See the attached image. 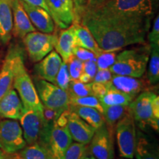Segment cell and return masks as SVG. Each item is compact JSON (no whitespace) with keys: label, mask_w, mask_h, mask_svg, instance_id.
I'll return each instance as SVG.
<instances>
[{"label":"cell","mask_w":159,"mask_h":159,"mask_svg":"<svg viewBox=\"0 0 159 159\" xmlns=\"http://www.w3.org/2000/svg\"><path fill=\"white\" fill-rule=\"evenodd\" d=\"M150 45L125 49L116 55V61L109 69L113 75L140 78L146 71L150 55Z\"/></svg>","instance_id":"277c9868"},{"label":"cell","mask_w":159,"mask_h":159,"mask_svg":"<svg viewBox=\"0 0 159 159\" xmlns=\"http://www.w3.org/2000/svg\"><path fill=\"white\" fill-rule=\"evenodd\" d=\"M156 95L152 91H144L129 105L134 122L142 130L150 127L152 119V102Z\"/></svg>","instance_id":"7c38bea8"},{"label":"cell","mask_w":159,"mask_h":159,"mask_svg":"<svg viewBox=\"0 0 159 159\" xmlns=\"http://www.w3.org/2000/svg\"><path fill=\"white\" fill-rule=\"evenodd\" d=\"M78 80L80 82H82L83 83H90L92 82V79H91L88 75H86L85 73L83 72L81 73V75H80Z\"/></svg>","instance_id":"f6af8a7d"},{"label":"cell","mask_w":159,"mask_h":159,"mask_svg":"<svg viewBox=\"0 0 159 159\" xmlns=\"http://www.w3.org/2000/svg\"><path fill=\"white\" fill-rule=\"evenodd\" d=\"M5 159H25V158H23L22 157L20 156L19 152H16V153L7 155Z\"/></svg>","instance_id":"bcb514c9"},{"label":"cell","mask_w":159,"mask_h":159,"mask_svg":"<svg viewBox=\"0 0 159 159\" xmlns=\"http://www.w3.org/2000/svg\"><path fill=\"white\" fill-rule=\"evenodd\" d=\"M19 154L25 159H51L47 151L39 142L26 146Z\"/></svg>","instance_id":"f1b7e54d"},{"label":"cell","mask_w":159,"mask_h":159,"mask_svg":"<svg viewBox=\"0 0 159 159\" xmlns=\"http://www.w3.org/2000/svg\"><path fill=\"white\" fill-rule=\"evenodd\" d=\"M150 127L155 131L159 130V97L156 95L152 102V119L150 121Z\"/></svg>","instance_id":"d590c367"},{"label":"cell","mask_w":159,"mask_h":159,"mask_svg":"<svg viewBox=\"0 0 159 159\" xmlns=\"http://www.w3.org/2000/svg\"><path fill=\"white\" fill-rule=\"evenodd\" d=\"M67 111L54 120L47 119L38 141L47 151L51 159H63L66 151L72 143L66 126Z\"/></svg>","instance_id":"7a4b0ae2"},{"label":"cell","mask_w":159,"mask_h":159,"mask_svg":"<svg viewBox=\"0 0 159 159\" xmlns=\"http://www.w3.org/2000/svg\"><path fill=\"white\" fill-rule=\"evenodd\" d=\"M67 91L70 97H82L94 95L91 83H83L79 80H71Z\"/></svg>","instance_id":"f546056e"},{"label":"cell","mask_w":159,"mask_h":159,"mask_svg":"<svg viewBox=\"0 0 159 159\" xmlns=\"http://www.w3.org/2000/svg\"><path fill=\"white\" fill-rule=\"evenodd\" d=\"M38 95L46 110L52 111L57 118L69 109L70 97L68 91L59 88L54 83L35 77L33 80Z\"/></svg>","instance_id":"5b68a950"},{"label":"cell","mask_w":159,"mask_h":159,"mask_svg":"<svg viewBox=\"0 0 159 159\" xmlns=\"http://www.w3.org/2000/svg\"><path fill=\"white\" fill-rule=\"evenodd\" d=\"M80 24L90 31L102 50H121L144 44L150 28V17L95 16L84 13Z\"/></svg>","instance_id":"6da1fadb"},{"label":"cell","mask_w":159,"mask_h":159,"mask_svg":"<svg viewBox=\"0 0 159 159\" xmlns=\"http://www.w3.org/2000/svg\"><path fill=\"white\" fill-rule=\"evenodd\" d=\"M83 62L73 55L68 61L69 72L70 75L71 80H78L80 75L83 72Z\"/></svg>","instance_id":"e575fe53"},{"label":"cell","mask_w":159,"mask_h":159,"mask_svg":"<svg viewBox=\"0 0 159 159\" xmlns=\"http://www.w3.org/2000/svg\"><path fill=\"white\" fill-rule=\"evenodd\" d=\"M21 4L35 29L43 33H52L54 32L55 22L48 12L40 7L29 5L23 0H21Z\"/></svg>","instance_id":"ac0fdd59"},{"label":"cell","mask_w":159,"mask_h":159,"mask_svg":"<svg viewBox=\"0 0 159 159\" xmlns=\"http://www.w3.org/2000/svg\"><path fill=\"white\" fill-rule=\"evenodd\" d=\"M98 70L96 63V58L92 60H89V61H84L83 63V72L88 75L91 79L94 78L96 75L97 71Z\"/></svg>","instance_id":"f35d334b"},{"label":"cell","mask_w":159,"mask_h":159,"mask_svg":"<svg viewBox=\"0 0 159 159\" xmlns=\"http://www.w3.org/2000/svg\"><path fill=\"white\" fill-rule=\"evenodd\" d=\"M91 89H92L93 94L95 97L97 98H100L104 95L105 93L107 92L108 89H107L106 86H105V83H94L91 82Z\"/></svg>","instance_id":"b9f144b4"},{"label":"cell","mask_w":159,"mask_h":159,"mask_svg":"<svg viewBox=\"0 0 159 159\" xmlns=\"http://www.w3.org/2000/svg\"><path fill=\"white\" fill-rule=\"evenodd\" d=\"M23 104L16 91L12 89L11 91L0 99V116L4 119L17 120L22 116Z\"/></svg>","instance_id":"ffe728a7"},{"label":"cell","mask_w":159,"mask_h":159,"mask_svg":"<svg viewBox=\"0 0 159 159\" xmlns=\"http://www.w3.org/2000/svg\"><path fill=\"white\" fill-rule=\"evenodd\" d=\"M13 89L21 99L25 110L44 111L31 77L26 69L25 61L18 67L13 81Z\"/></svg>","instance_id":"8992f818"},{"label":"cell","mask_w":159,"mask_h":159,"mask_svg":"<svg viewBox=\"0 0 159 159\" xmlns=\"http://www.w3.org/2000/svg\"><path fill=\"white\" fill-rule=\"evenodd\" d=\"M13 12V33L15 36L23 39L26 35L36 30L24 9L21 0H11Z\"/></svg>","instance_id":"d6986e66"},{"label":"cell","mask_w":159,"mask_h":159,"mask_svg":"<svg viewBox=\"0 0 159 159\" xmlns=\"http://www.w3.org/2000/svg\"><path fill=\"white\" fill-rule=\"evenodd\" d=\"M66 126L72 140L83 144H89L95 132L94 128L69 109Z\"/></svg>","instance_id":"2e32d148"},{"label":"cell","mask_w":159,"mask_h":159,"mask_svg":"<svg viewBox=\"0 0 159 159\" xmlns=\"http://www.w3.org/2000/svg\"><path fill=\"white\" fill-rule=\"evenodd\" d=\"M26 3L29 4V5L36 6V7H40L46 11L48 12L49 13V10L48 6H47V3H46L45 0H23Z\"/></svg>","instance_id":"7bdbcfd3"},{"label":"cell","mask_w":159,"mask_h":159,"mask_svg":"<svg viewBox=\"0 0 159 159\" xmlns=\"http://www.w3.org/2000/svg\"><path fill=\"white\" fill-rule=\"evenodd\" d=\"M114 131L106 123L95 130L89 146V152L96 159H114Z\"/></svg>","instance_id":"8fae6325"},{"label":"cell","mask_w":159,"mask_h":159,"mask_svg":"<svg viewBox=\"0 0 159 159\" xmlns=\"http://www.w3.org/2000/svg\"><path fill=\"white\" fill-rule=\"evenodd\" d=\"M105 0H87V4H86V11L87 9L91 8V7H94L95 6L99 5V4L102 3L103 2H105Z\"/></svg>","instance_id":"ee69618b"},{"label":"cell","mask_w":159,"mask_h":159,"mask_svg":"<svg viewBox=\"0 0 159 159\" xmlns=\"http://www.w3.org/2000/svg\"><path fill=\"white\" fill-rule=\"evenodd\" d=\"M69 110L77 114L95 130L105 123V119L102 113L94 108L69 105Z\"/></svg>","instance_id":"d4e9b609"},{"label":"cell","mask_w":159,"mask_h":159,"mask_svg":"<svg viewBox=\"0 0 159 159\" xmlns=\"http://www.w3.org/2000/svg\"><path fill=\"white\" fill-rule=\"evenodd\" d=\"M152 13V0H105L84 13L95 16L150 17Z\"/></svg>","instance_id":"3957f363"},{"label":"cell","mask_w":159,"mask_h":159,"mask_svg":"<svg viewBox=\"0 0 159 159\" xmlns=\"http://www.w3.org/2000/svg\"><path fill=\"white\" fill-rule=\"evenodd\" d=\"M89 152V144L71 143L66 151L63 159H81Z\"/></svg>","instance_id":"d6a6232c"},{"label":"cell","mask_w":159,"mask_h":159,"mask_svg":"<svg viewBox=\"0 0 159 159\" xmlns=\"http://www.w3.org/2000/svg\"><path fill=\"white\" fill-rule=\"evenodd\" d=\"M72 54L75 57L82 61L83 62L89 61V60L96 58V55L94 52L89 50V49L83 48V47H77V46L73 49Z\"/></svg>","instance_id":"74e56055"},{"label":"cell","mask_w":159,"mask_h":159,"mask_svg":"<svg viewBox=\"0 0 159 159\" xmlns=\"http://www.w3.org/2000/svg\"><path fill=\"white\" fill-rule=\"evenodd\" d=\"M70 81L71 79L69 72L68 64L63 61L59 69L58 72L57 74L56 78H55V84L57 85L59 88L62 89L65 91H67Z\"/></svg>","instance_id":"836d02e7"},{"label":"cell","mask_w":159,"mask_h":159,"mask_svg":"<svg viewBox=\"0 0 159 159\" xmlns=\"http://www.w3.org/2000/svg\"><path fill=\"white\" fill-rule=\"evenodd\" d=\"M76 46L87 49L98 55L103 51L97 44L96 40L86 27L81 24H74Z\"/></svg>","instance_id":"cb8c5ba5"},{"label":"cell","mask_w":159,"mask_h":159,"mask_svg":"<svg viewBox=\"0 0 159 159\" xmlns=\"http://www.w3.org/2000/svg\"><path fill=\"white\" fill-rule=\"evenodd\" d=\"M148 41L150 43L159 44V16L158 15L155 19L152 30L148 34Z\"/></svg>","instance_id":"60d3db41"},{"label":"cell","mask_w":159,"mask_h":159,"mask_svg":"<svg viewBox=\"0 0 159 159\" xmlns=\"http://www.w3.org/2000/svg\"><path fill=\"white\" fill-rule=\"evenodd\" d=\"M81 159H96V158H95L92 155H91V154L90 153V152H89L88 153H87L86 155H85V156H83V158H81Z\"/></svg>","instance_id":"7dc6e473"},{"label":"cell","mask_w":159,"mask_h":159,"mask_svg":"<svg viewBox=\"0 0 159 159\" xmlns=\"http://www.w3.org/2000/svg\"><path fill=\"white\" fill-rule=\"evenodd\" d=\"M134 157L136 159H159L158 144L141 130H136Z\"/></svg>","instance_id":"44dd1931"},{"label":"cell","mask_w":159,"mask_h":159,"mask_svg":"<svg viewBox=\"0 0 159 159\" xmlns=\"http://www.w3.org/2000/svg\"><path fill=\"white\" fill-rule=\"evenodd\" d=\"M150 55L148 61V80L151 85H156L159 81V44L150 43Z\"/></svg>","instance_id":"4316f807"},{"label":"cell","mask_w":159,"mask_h":159,"mask_svg":"<svg viewBox=\"0 0 159 159\" xmlns=\"http://www.w3.org/2000/svg\"><path fill=\"white\" fill-rule=\"evenodd\" d=\"M63 61L56 51H52L34 66L36 77L54 83Z\"/></svg>","instance_id":"e0dca14e"},{"label":"cell","mask_w":159,"mask_h":159,"mask_svg":"<svg viewBox=\"0 0 159 159\" xmlns=\"http://www.w3.org/2000/svg\"><path fill=\"white\" fill-rule=\"evenodd\" d=\"M108 90H116L129 95L135 99L145 90V83L140 78L113 75L108 82L105 83Z\"/></svg>","instance_id":"9a60e30c"},{"label":"cell","mask_w":159,"mask_h":159,"mask_svg":"<svg viewBox=\"0 0 159 159\" xmlns=\"http://www.w3.org/2000/svg\"><path fill=\"white\" fill-rule=\"evenodd\" d=\"M75 47H76V39H75V25L72 24L68 28L63 30L59 36H57L55 49L63 62L67 63L73 56V49Z\"/></svg>","instance_id":"7402d4cb"},{"label":"cell","mask_w":159,"mask_h":159,"mask_svg":"<svg viewBox=\"0 0 159 159\" xmlns=\"http://www.w3.org/2000/svg\"><path fill=\"white\" fill-rule=\"evenodd\" d=\"M57 35L41 32H32L23 38L26 51L32 62L38 63L53 50Z\"/></svg>","instance_id":"9c48e42d"},{"label":"cell","mask_w":159,"mask_h":159,"mask_svg":"<svg viewBox=\"0 0 159 159\" xmlns=\"http://www.w3.org/2000/svg\"><path fill=\"white\" fill-rule=\"evenodd\" d=\"M112 75L113 74L111 73L110 69H98L93 78L92 82L106 83L111 79Z\"/></svg>","instance_id":"ab89813d"},{"label":"cell","mask_w":159,"mask_h":159,"mask_svg":"<svg viewBox=\"0 0 159 159\" xmlns=\"http://www.w3.org/2000/svg\"><path fill=\"white\" fill-rule=\"evenodd\" d=\"M49 14L61 29H66L75 21L73 0H45Z\"/></svg>","instance_id":"5bb4252c"},{"label":"cell","mask_w":159,"mask_h":159,"mask_svg":"<svg viewBox=\"0 0 159 159\" xmlns=\"http://www.w3.org/2000/svg\"><path fill=\"white\" fill-rule=\"evenodd\" d=\"M102 115L105 122L114 131L118 121L129 111V106H124V105L102 106Z\"/></svg>","instance_id":"484cf974"},{"label":"cell","mask_w":159,"mask_h":159,"mask_svg":"<svg viewBox=\"0 0 159 159\" xmlns=\"http://www.w3.org/2000/svg\"><path fill=\"white\" fill-rule=\"evenodd\" d=\"M134 98L125 93L116 90H108L102 97L99 98L102 106L124 105L129 106Z\"/></svg>","instance_id":"83f0119b"},{"label":"cell","mask_w":159,"mask_h":159,"mask_svg":"<svg viewBox=\"0 0 159 159\" xmlns=\"http://www.w3.org/2000/svg\"><path fill=\"white\" fill-rule=\"evenodd\" d=\"M7 156V154L5 153L2 150H0V159H5Z\"/></svg>","instance_id":"c3c4849f"},{"label":"cell","mask_w":159,"mask_h":159,"mask_svg":"<svg viewBox=\"0 0 159 159\" xmlns=\"http://www.w3.org/2000/svg\"><path fill=\"white\" fill-rule=\"evenodd\" d=\"M119 156L127 159L134 158L136 128L134 117L129 111L118 121L115 126Z\"/></svg>","instance_id":"52a82bcc"},{"label":"cell","mask_w":159,"mask_h":159,"mask_svg":"<svg viewBox=\"0 0 159 159\" xmlns=\"http://www.w3.org/2000/svg\"><path fill=\"white\" fill-rule=\"evenodd\" d=\"M19 120L27 145L38 142L47 122L43 111L25 110Z\"/></svg>","instance_id":"4fadbf2b"},{"label":"cell","mask_w":159,"mask_h":159,"mask_svg":"<svg viewBox=\"0 0 159 159\" xmlns=\"http://www.w3.org/2000/svg\"><path fill=\"white\" fill-rule=\"evenodd\" d=\"M13 20L11 0H0V41L7 44L13 34Z\"/></svg>","instance_id":"603a6c76"},{"label":"cell","mask_w":159,"mask_h":159,"mask_svg":"<svg viewBox=\"0 0 159 159\" xmlns=\"http://www.w3.org/2000/svg\"><path fill=\"white\" fill-rule=\"evenodd\" d=\"M27 146L21 125L14 119L0 121V150L7 155L19 152Z\"/></svg>","instance_id":"30bf717a"},{"label":"cell","mask_w":159,"mask_h":159,"mask_svg":"<svg viewBox=\"0 0 159 159\" xmlns=\"http://www.w3.org/2000/svg\"><path fill=\"white\" fill-rule=\"evenodd\" d=\"M73 2L75 7V21L73 24H80L86 9L87 0H73Z\"/></svg>","instance_id":"8d00e7d4"},{"label":"cell","mask_w":159,"mask_h":159,"mask_svg":"<svg viewBox=\"0 0 159 159\" xmlns=\"http://www.w3.org/2000/svg\"><path fill=\"white\" fill-rule=\"evenodd\" d=\"M120 50H103L96 56V63L98 69H109L114 64L117 54Z\"/></svg>","instance_id":"4dcf8cb0"},{"label":"cell","mask_w":159,"mask_h":159,"mask_svg":"<svg viewBox=\"0 0 159 159\" xmlns=\"http://www.w3.org/2000/svg\"><path fill=\"white\" fill-rule=\"evenodd\" d=\"M69 103H70V105H73L94 108L102 114L103 108L102 105L99 102V99L94 95H89V96L82 97H70Z\"/></svg>","instance_id":"1f68e13d"},{"label":"cell","mask_w":159,"mask_h":159,"mask_svg":"<svg viewBox=\"0 0 159 159\" xmlns=\"http://www.w3.org/2000/svg\"><path fill=\"white\" fill-rule=\"evenodd\" d=\"M22 61H25L24 49L19 45L12 44L0 70V99L13 89V81L18 67Z\"/></svg>","instance_id":"ba28073f"}]
</instances>
